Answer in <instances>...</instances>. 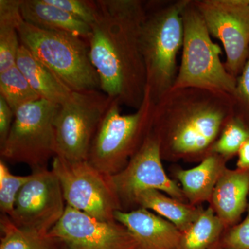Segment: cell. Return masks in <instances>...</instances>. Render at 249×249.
<instances>
[{
	"mask_svg": "<svg viewBox=\"0 0 249 249\" xmlns=\"http://www.w3.org/2000/svg\"><path fill=\"white\" fill-rule=\"evenodd\" d=\"M249 139V129L235 117L228 123L214 143L211 155H217L228 160L237 156L241 146Z\"/></svg>",
	"mask_w": 249,
	"mask_h": 249,
	"instance_id": "cell-24",
	"label": "cell"
},
{
	"mask_svg": "<svg viewBox=\"0 0 249 249\" xmlns=\"http://www.w3.org/2000/svg\"><path fill=\"white\" fill-rule=\"evenodd\" d=\"M115 219L130 232L137 249H176L181 236L173 223L143 208L117 211Z\"/></svg>",
	"mask_w": 249,
	"mask_h": 249,
	"instance_id": "cell-14",
	"label": "cell"
},
{
	"mask_svg": "<svg viewBox=\"0 0 249 249\" xmlns=\"http://www.w3.org/2000/svg\"><path fill=\"white\" fill-rule=\"evenodd\" d=\"M227 229L209 206L191 227L181 232L176 249H213Z\"/></svg>",
	"mask_w": 249,
	"mask_h": 249,
	"instance_id": "cell-21",
	"label": "cell"
},
{
	"mask_svg": "<svg viewBox=\"0 0 249 249\" xmlns=\"http://www.w3.org/2000/svg\"><path fill=\"white\" fill-rule=\"evenodd\" d=\"M155 103L146 88L141 107L123 114L121 105L113 99L90 147L88 161L108 176L127 165L151 134Z\"/></svg>",
	"mask_w": 249,
	"mask_h": 249,
	"instance_id": "cell-4",
	"label": "cell"
},
{
	"mask_svg": "<svg viewBox=\"0 0 249 249\" xmlns=\"http://www.w3.org/2000/svg\"><path fill=\"white\" fill-rule=\"evenodd\" d=\"M247 214L234 227L224 232L219 245L224 249H249V196Z\"/></svg>",
	"mask_w": 249,
	"mask_h": 249,
	"instance_id": "cell-28",
	"label": "cell"
},
{
	"mask_svg": "<svg viewBox=\"0 0 249 249\" xmlns=\"http://www.w3.org/2000/svg\"><path fill=\"white\" fill-rule=\"evenodd\" d=\"M21 14L24 22L39 29L67 33L88 42L91 27L47 0H22Z\"/></svg>",
	"mask_w": 249,
	"mask_h": 249,
	"instance_id": "cell-18",
	"label": "cell"
},
{
	"mask_svg": "<svg viewBox=\"0 0 249 249\" xmlns=\"http://www.w3.org/2000/svg\"><path fill=\"white\" fill-rule=\"evenodd\" d=\"M30 175L18 176L10 172L4 160H0V210L11 217L14 214L18 194L31 178Z\"/></svg>",
	"mask_w": 249,
	"mask_h": 249,
	"instance_id": "cell-25",
	"label": "cell"
},
{
	"mask_svg": "<svg viewBox=\"0 0 249 249\" xmlns=\"http://www.w3.org/2000/svg\"><path fill=\"white\" fill-rule=\"evenodd\" d=\"M213 249H223L222 247H221L220 246H219V245H218L217 246V247H214V248Z\"/></svg>",
	"mask_w": 249,
	"mask_h": 249,
	"instance_id": "cell-31",
	"label": "cell"
},
{
	"mask_svg": "<svg viewBox=\"0 0 249 249\" xmlns=\"http://www.w3.org/2000/svg\"><path fill=\"white\" fill-rule=\"evenodd\" d=\"M184 39L181 63L172 89L199 88L232 96L237 78L221 60L222 50L214 43L199 10L190 0L183 11Z\"/></svg>",
	"mask_w": 249,
	"mask_h": 249,
	"instance_id": "cell-5",
	"label": "cell"
},
{
	"mask_svg": "<svg viewBox=\"0 0 249 249\" xmlns=\"http://www.w3.org/2000/svg\"><path fill=\"white\" fill-rule=\"evenodd\" d=\"M49 233L60 249H137L134 237L121 223L98 220L68 205Z\"/></svg>",
	"mask_w": 249,
	"mask_h": 249,
	"instance_id": "cell-13",
	"label": "cell"
},
{
	"mask_svg": "<svg viewBox=\"0 0 249 249\" xmlns=\"http://www.w3.org/2000/svg\"><path fill=\"white\" fill-rule=\"evenodd\" d=\"M162 160L158 140L151 132L124 169L110 176L123 211L136 209L137 196L147 190H157L188 202L181 187L165 171Z\"/></svg>",
	"mask_w": 249,
	"mask_h": 249,
	"instance_id": "cell-11",
	"label": "cell"
},
{
	"mask_svg": "<svg viewBox=\"0 0 249 249\" xmlns=\"http://www.w3.org/2000/svg\"><path fill=\"white\" fill-rule=\"evenodd\" d=\"M233 101L234 117L249 129V56L240 76L237 77Z\"/></svg>",
	"mask_w": 249,
	"mask_h": 249,
	"instance_id": "cell-26",
	"label": "cell"
},
{
	"mask_svg": "<svg viewBox=\"0 0 249 249\" xmlns=\"http://www.w3.org/2000/svg\"><path fill=\"white\" fill-rule=\"evenodd\" d=\"M31 177L18 194L14 214L9 217L22 229L49 232L66 209L61 185L47 168L32 170Z\"/></svg>",
	"mask_w": 249,
	"mask_h": 249,
	"instance_id": "cell-12",
	"label": "cell"
},
{
	"mask_svg": "<svg viewBox=\"0 0 249 249\" xmlns=\"http://www.w3.org/2000/svg\"><path fill=\"white\" fill-rule=\"evenodd\" d=\"M234 117L231 96L199 88L172 89L155 103L152 133L162 160L199 163Z\"/></svg>",
	"mask_w": 249,
	"mask_h": 249,
	"instance_id": "cell-2",
	"label": "cell"
},
{
	"mask_svg": "<svg viewBox=\"0 0 249 249\" xmlns=\"http://www.w3.org/2000/svg\"><path fill=\"white\" fill-rule=\"evenodd\" d=\"M52 171L61 185L67 205L104 222H114L123 211L120 199L111 181L88 160L69 161L54 157Z\"/></svg>",
	"mask_w": 249,
	"mask_h": 249,
	"instance_id": "cell-9",
	"label": "cell"
},
{
	"mask_svg": "<svg viewBox=\"0 0 249 249\" xmlns=\"http://www.w3.org/2000/svg\"><path fill=\"white\" fill-rule=\"evenodd\" d=\"M229 160L217 155H211L190 169L174 166L172 175L181 184L187 201L194 206L210 203L218 180Z\"/></svg>",
	"mask_w": 249,
	"mask_h": 249,
	"instance_id": "cell-16",
	"label": "cell"
},
{
	"mask_svg": "<svg viewBox=\"0 0 249 249\" xmlns=\"http://www.w3.org/2000/svg\"><path fill=\"white\" fill-rule=\"evenodd\" d=\"M59 107L40 98L19 108L7 139L0 145L1 160L24 163L32 170L47 168L55 157L54 121Z\"/></svg>",
	"mask_w": 249,
	"mask_h": 249,
	"instance_id": "cell-7",
	"label": "cell"
},
{
	"mask_svg": "<svg viewBox=\"0 0 249 249\" xmlns=\"http://www.w3.org/2000/svg\"><path fill=\"white\" fill-rule=\"evenodd\" d=\"M249 196V168L227 167L218 180L209 206L228 229L240 222L247 211Z\"/></svg>",
	"mask_w": 249,
	"mask_h": 249,
	"instance_id": "cell-15",
	"label": "cell"
},
{
	"mask_svg": "<svg viewBox=\"0 0 249 249\" xmlns=\"http://www.w3.org/2000/svg\"><path fill=\"white\" fill-rule=\"evenodd\" d=\"M22 0H0V73L16 65L20 47L18 28L24 21Z\"/></svg>",
	"mask_w": 249,
	"mask_h": 249,
	"instance_id": "cell-20",
	"label": "cell"
},
{
	"mask_svg": "<svg viewBox=\"0 0 249 249\" xmlns=\"http://www.w3.org/2000/svg\"><path fill=\"white\" fill-rule=\"evenodd\" d=\"M0 96L14 112L22 106L40 99L16 65L0 73Z\"/></svg>",
	"mask_w": 249,
	"mask_h": 249,
	"instance_id": "cell-23",
	"label": "cell"
},
{
	"mask_svg": "<svg viewBox=\"0 0 249 249\" xmlns=\"http://www.w3.org/2000/svg\"><path fill=\"white\" fill-rule=\"evenodd\" d=\"M18 34L21 44L72 91L101 90L88 41L67 33L39 29L24 21L18 28Z\"/></svg>",
	"mask_w": 249,
	"mask_h": 249,
	"instance_id": "cell-6",
	"label": "cell"
},
{
	"mask_svg": "<svg viewBox=\"0 0 249 249\" xmlns=\"http://www.w3.org/2000/svg\"><path fill=\"white\" fill-rule=\"evenodd\" d=\"M16 66L42 99L61 106L71 97L73 91L22 44Z\"/></svg>",
	"mask_w": 249,
	"mask_h": 249,
	"instance_id": "cell-17",
	"label": "cell"
},
{
	"mask_svg": "<svg viewBox=\"0 0 249 249\" xmlns=\"http://www.w3.org/2000/svg\"><path fill=\"white\" fill-rule=\"evenodd\" d=\"M15 112L4 98L0 96V145L7 139L14 122Z\"/></svg>",
	"mask_w": 249,
	"mask_h": 249,
	"instance_id": "cell-29",
	"label": "cell"
},
{
	"mask_svg": "<svg viewBox=\"0 0 249 249\" xmlns=\"http://www.w3.org/2000/svg\"><path fill=\"white\" fill-rule=\"evenodd\" d=\"M190 0L147 1L141 31L147 88L156 103L172 89L184 39L183 11Z\"/></svg>",
	"mask_w": 249,
	"mask_h": 249,
	"instance_id": "cell-3",
	"label": "cell"
},
{
	"mask_svg": "<svg viewBox=\"0 0 249 249\" xmlns=\"http://www.w3.org/2000/svg\"><path fill=\"white\" fill-rule=\"evenodd\" d=\"M210 34L222 42L228 72L237 78L249 56V0H193Z\"/></svg>",
	"mask_w": 249,
	"mask_h": 249,
	"instance_id": "cell-10",
	"label": "cell"
},
{
	"mask_svg": "<svg viewBox=\"0 0 249 249\" xmlns=\"http://www.w3.org/2000/svg\"><path fill=\"white\" fill-rule=\"evenodd\" d=\"M49 3L66 11L76 19L91 27L96 19V1L91 0H47Z\"/></svg>",
	"mask_w": 249,
	"mask_h": 249,
	"instance_id": "cell-27",
	"label": "cell"
},
{
	"mask_svg": "<svg viewBox=\"0 0 249 249\" xmlns=\"http://www.w3.org/2000/svg\"><path fill=\"white\" fill-rule=\"evenodd\" d=\"M91 25L89 55L98 72L101 91L121 106L137 110L147 88L146 70L141 49L145 1L96 0Z\"/></svg>",
	"mask_w": 249,
	"mask_h": 249,
	"instance_id": "cell-1",
	"label": "cell"
},
{
	"mask_svg": "<svg viewBox=\"0 0 249 249\" xmlns=\"http://www.w3.org/2000/svg\"><path fill=\"white\" fill-rule=\"evenodd\" d=\"M0 249H60L49 232L22 229L15 225L9 216L0 218Z\"/></svg>",
	"mask_w": 249,
	"mask_h": 249,
	"instance_id": "cell-22",
	"label": "cell"
},
{
	"mask_svg": "<svg viewBox=\"0 0 249 249\" xmlns=\"http://www.w3.org/2000/svg\"><path fill=\"white\" fill-rule=\"evenodd\" d=\"M112 98L100 90L73 91L54 121L55 156L69 161L88 160L90 147Z\"/></svg>",
	"mask_w": 249,
	"mask_h": 249,
	"instance_id": "cell-8",
	"label": "cell"
},
{
	"mask_svg": "<svg viewBox=\"0 0 249 249\" xmlns=\"http://www.w3.org/2000/svg\"><path fill=\"white\" fill-rule=\"evenodd\" d=\"M237 168L240 169L249 168V139L241 146L237 154Z\"/></svg>",
	"mask_w": 249,
	"mask_h": 249,
	"instance_id": "cell-30",
	"label": "cell"
},
{
	"mask_svg": "<svg viewBox=\"0 0 249 249\" xmlns=\"http://www.w3.org/2000/svg\"><path fill=\"white\" fill-rule=\"evenodd\" d=\"M135 206L136 209L143 208L153 211L173 223L181 232L191 227L204 210L203 206L183 202L157 190L140 193L136 199Z\"/></svg>",
	"mask_w": 249,
	"mask_h": 249,
	"instance_id": "cell-19",
	"label": "cell"
}]
</instances>
